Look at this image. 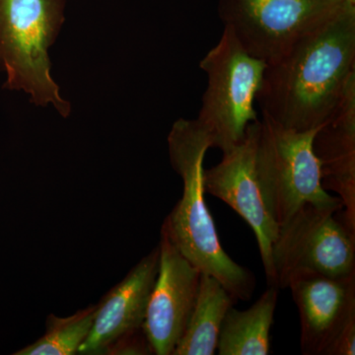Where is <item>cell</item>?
I'll list each match as a JSON object with an SVG mask.
<instances>
[{
    "label": "cell",
    "mask_w": 355,
    "mask_h": 355,
    "mask_svg": "<svg viewBox=\"0 0 355 355\" xmlns=\"http://www.w3.org/2000/svg\"><path fill=\"white\" fill-rule=\"evenodd\" d=\"M350 1L355 2V0H350Z\"/></svg>",
    "instance_id": "cell-16"
},
{
    "label": "cell",
    "mask_w": 355,
    "mask_h": 355,
    "mask_svg": "<svg viewBox=\"0 0 355 355\" xmlns=\"http://www.w3.org/2000/svg\"><path fill=\"white\" fill-rule=\"evenodd\" d=\"M158 247L157 277L142 328L153 354L173 355L197 300L202 272L180 252L163 225Z\"/></svg>",
    "instance_id": "cell-9"
},
{
    "label": "cell",
    "mask_w": 355,
    "mask_h": 355,
    "mask_svg": "<svg viewBox=\"0 0 355 355\" xmlns=\"http://www.w3.org/2000/svg\"><path fill=\"white\" fill-rule=\"evenodd\" d=\"M219 280L202 273L197 300L173 355H214L222 323L235 304Z\"/></svg>",
    "instance_id": "cell-14"
},
{
    "label": "cell",
    "mask_w": 355,
    "mask_h": 355,
    "mask_svg": "<svg viewBox=\"0 0 355 355\" xmlns=\"http://www.w3.org/2000/svg\"><path fill=\"white\" fill-rule=\"evenodd\" d=\"M158 266L157 246L103 297L96 308L92 329L78 354H107L121 338L142 328Z\"/></svg>",
    "instance_id": "cell-11"
},
{
    "label": "cell",
    "mask_w": 355,
    "mask_h": 355,
    "mask_svg": "<svg viewBox=\"0 0 355 355\" xmlns=\"http://www.w3.org/2000/svg\"><path fill=\"white\" fill-rule=\"evenodd\" d=\"M350 0H219L224 28L253 57L266 64L318 26L331 19Z\"/></svg>",
    "instance_id": "cell-7"
},
{
    "label": "cell",
    "mask_w": 355,
    "mask_h": 355,
    "mask_svg": "<svg viewBox=\"0 0 355 355\" xmlns=\"http://www.w3.org/2000/svg\"><path fill=\"white\" fill-rule=\"evenodd\" d=\"M97 305L78 311L69 317L50 315L43 336L15 355H72L78 354L79 347L87 338L94 323Z\"/></svg>",
    "instance_id": "cell-15"
},
{
    "label": "cell",
    "mask_w": 355,
    "mask_h": 355,
    "mask_svg": "<svg viewBox=\"0 0 355 355\" xmlns=\"http://www.w3.org/2000/svg\"><path fill=\"white\" fill-rule=\"evenodd\" d=\"M64 0H0V70L4 89L23 90L36 106L53 105L62 116L70 104L51 76L49 48L64 23Z\"/></svg>",
    "instance_id": "cell-3"
},
{
    "label": "cell",
    "mask_w": 355,
    "mask_h": 355,
    "mask_svg": "<svg viewBox=\"0 0 355 355\" xmlns=\"http://www.w3.org/2000/svg\"><path fill=\"white\" fill-rule=\"evenodd\" d=\"M279 288L268 286L249 309L231 307L222 323L217 354L219 355H268L270 331Z\"/></svg>",
    "instance_id": "cell-13"
},
{
    "label": "cell",
    "mask_w": 355,
    "mask_h": 355,
    "mask_svg": "<svg viewBox=\"0 0 355 355\" xmlns=\"http://www.w3.org/2000/svg\"><path fill=\"white\" fill-rule=\"evenodd\" d=\"M313 148L324 190L342 200L345 216L355 225V81L317 128Z\"/></svg>",
    "instance_id": "cell-12"
},
{
    "label": "cell",
    "mask_w": 355,
    "mask_h": 355,
    "mask_svg": "<svg viewBox=\"0 0 355 355\" xmlns=\"http://www.w3.org/2000/svg\"><path fill=\"white\" fill-rule=\"evenodd\" d=\"M275 284L286 289L305 275H355V225L343 202L306 205L279 227L272 248Z\"/></svg>",
    "instance_id": "cell-5"
},
{
    "label": "cell",
    "mask_w": 355,
    "mask_h": 355,
    "mask_svg": "<svg viewBox=\"0 0 355 355\" xmlns=\"http://www.w3.org/2000/svg\"><path fill=\"white\" fill-rule=\"evenodd\" d=\"M260 120L247 128L244 139L225 151L220 162L203 172L205 193L235 210L253 229L268 286H277L272 265V248L279 225L266 209L256 169Z\"/></svg>",
    "instance_id": "cell-8"
},
{
    "label": "cell",
    "mask_w": 355,
    "mask_h": 355,
    "mask_svg": "<svg viewBox=\"0 0 355 355\" xmlns=\"http://www.w3.org/2000/svg\"><path fill=\"white\" fill-rule=\"evenodd\" d=\"M209 148V135L197 121H175L168 135V149L173 168L183 181V193L163 226L180 252L200 272L219 280L236 300L248 301L256 286L253 273L224 251L205 202L203 163Z\"/></svg>",
    "instance_id": "cell-2"
},
{
    "label": "cell",
    "mask_w": 355,
    "mask_h": 355,
    "mask_svg": "<svg viewBox=\"0 0 355 355\" xmlns=\"http://www.w3.org/2000/svg\"><path fill=\"white\" fill-rule=\"evenodd\" d=\"M207 76L198 125L209 135L211 147L222 153L245 137L258 120L254 109L266 62L253 57L224 28L221 38L200 60Z\"/></svg>",
    "instance_id": "cell-6"
},
{
    "label": "cell",
    "mask_w": 355,
    "mask_h": 355,
    "mask_svg": "<svg viewBox=\"0 0 355 355\" xmlns=\"http://www.w3.org/2000/svg\"><path fill=\"white\" fill-rule=\"evenodd\" d=\"M300 318L301 352L328 355L338 335L355 322V275H305L289 282Z\"/></svg>",
    "instance_id": "cell-10"
},
{
    "label": "cell",
    "mask_w": 355,
    "mask_h": 355,
    "mask_svg": "<svg viewBox=\"0 0 355 355\" xmlns=\"http://www.w3.org/2000/svg\"><path fill=\"white\" fill-rule=\"evenodd\" d=\"M317 128L294 130L261 114L256 169L266 209L279 227L306 205H334L313 148Z\"/></svg>",
    "instance_id": "cell-4"
},
{
    "label": "cell",
    "mask_w": 355,
    "mask_h": 355,
    "mask_svg": "<svg viewBox=\"0 0 355 355\" xmlns=\"http://www.w3.org/2000/svg\"><path fill=\"white\" fill-rule=\"evenodd\" d=\"M354 81L355 4H349L266 64L257 101L284 127L314 130Z\"/></svg>",
    "instance_id": "cell-1"
}]
</instances>
